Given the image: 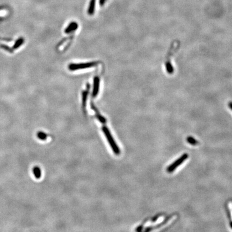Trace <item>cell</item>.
Wrapping results in <instances>:
<instances>
[{
	"label": "cell",
	"mask_w": 232,
	"mask_h": 232,
	"mask_svg": "<svg viewBox=\"0 0 232 232\" xmlns=\"http://www.w3.org/2000/svg\"><path fill=\"white\" fill-rule=\"evenodd\" d=\"M179 46H180V42L179 40L174 41L172 43L171 46L168 51L167 55L165 59L164 64H165L166 69L167 73L170 75L172 74L174 71V69L171 62V57L176 53V52L179 50Z\"/></svg>",
	"instance_id": "cell-1"
},
{
	"label": "cell",
	"mask_w": 232,
	"mask_h": 232,
	"mask_svg": "<svg viewBox=\"0 0 232 232\" xmlns=\"http://www.w3.org/2000/svg\"><path fill=\"white\" fill-rule=\"evenodd\" d=\"M98 62H89L80 64H71L68 66V69L71 71H75L84 68H90L96 66Z\"/></svg>",
	"instance_id": "cell-2"
},
{
	"label": "cell",
	"mask_w": 232,
	"mask_h": 232,
	"mask_svg": "<svg viewBox=\"0 0 232 232\" xmlns=\"http://www.w3.org/2000/svg\"><path fill=\"white\" fill-rule=\"evenodd\" d=\"M102 130L103 131L105 136H106L107 139L109 144L110 145L111 148H112V150H114V153L118 155L120 153V151L118 148V147L117 146V145L116 144V143L114 142V140L112 138V136H111V133L109 131V129H107V127L105 126H103L102 127Z\"/></svg>",
	"instance_id": "cell-3"
},
{
	"label": "cell",
	"mask_w": 232,
	"mask_h": 232,
	"mask_svg": "<svg viewBox=\"0 0 232 232\" xmlns=\"http://www.w3.org/2000/svg\"><path fill=\"white\" fill-rule=\"evenodd\" d=\"M188 157V155L187 154H184L181 157H179L177 160L174 162L167 168V171L169 172H173L178 166H179L180 164H182Z\"/></svg>",
	"instance_id": "cell-4"
},
{
	"label": "cell",
	"mask_w": 232,
	"mask_h": 232,
	"mask_svg": "<svg viewBox=\"0 0 232 232\" xmlns=\"http://www.w3.org/2000/svg\"><path fill=\"white\" fill-rule=\"evenodd\" d=\"M100 79L98 76H95L93 78V97H95L97 96L99 90H100Z\"/></svg>",
	"instance_id": "cell-5"
},
{
	"label": "cell",
	"mask_w": 232,
	"mask_h": 232,
	"mask_svg": "<svg viewBox=\"0 0 232 232\" xmlns=\"http://www.w3.org/2000/svg\"><path fill=\"white\" fill-rule=\"evenodd\" d=\"M91 109H93V110L95 112V113H96V117L97 118V119L100 121V123H102V124H105L106 122H107L105 118H104L100 114V112L98 111V110H97L96 107L93 105V103H91Z\"/></svg>",
	"instance_id": "cell-6"
},
{
	"label": "cell",
	"mask_w": 232,
	"mask_h": 232,
	"mask_svg": "<svg viewBox=\"0 0 232 232\" xmlns=\"http://www.w3.org/2000/svg\"><path fill=\"white\" fill-rule=\"evenodd\" d=\"M90 89V85L87 84V89L83 91L82 93V105L83 108H85L86 106V103L87 100V97L89 93V90Z\"/></svg>",
	"instance_id": "cell-7"
},
{
	"label": "cell",
	"mask_w": 232,
	"mask_h": 232,
	"mask_svg": "<svg viewBox=\"0 0 232 232\" xmlns=\"http://www.w3.org/2000/svg\"><path fill=\"white\" fill-rule=\"evenodd\" d=\"M78 28V23H76V22H71V23H70L69 25L67 27V28L65 29L64 32L66 33H70L75 31Z\"/></svg>",
	"instance_id": "cell-8"
},
{
	"label": "cell",
	"mask_w": 232,
	"mask_h": 232,
	"mask_svg": "<svg viewBox=\"0 0 232 232\" xmlns=\"http://www.w3.org/2000/svg\"><path fill=\"white\" fill-rule=\"evenodd\" d=\"M95 3H96V0H90L89 6L88 10V14L89 15H93L94 14Z\"/></svg>",
	"instance_id": "cell-9"
},
{
	"label": "cell",
	"mask_w": 232,
	"mask_h": 232,
	"mask_svg": "<svg viewBox=\"0 0 232 232\" xmlns=\"http://www.w3.org/2000/svg\"><path fill=\"white\" fill-rule=\"evenodd\" d=\"M33 174L36 177V179H39L42 176V172L41 170L39 167L35 166L34 168H33Z\"/></svg>",
	"instance_id": "cell-10"
},
{
	"label": "cell",
	"mask_w": 232,
	"mask_h": 232,
	"mask_svg": "<svg viewBox=\"0 0 232 232\" xmlns=\"http://www.w3.org/2000/svg\"><path fill=\"white\" fill-rule=\"evenodd\" d=\"M37 137L39 139L42 140H45L47 139V134L46 133H45L44 132H38L37 133Z\"/></svg>",
	"instance_id": "cell-11"
},
{
	"label": "cell",
	"mask_w": 232,
	"mask_h": 232,
	"mask_svg": "<svg viewBox=\"0 0 232 232\" xmlns=\"http://www.w3.org/2000/svg\"><path fill=\"white\" fill-rule=\"evenodd\" d=\"M187 141H188V143H190V144H191V145H196L198 143V142L195 139H193L192 137H191V136L188 137Z\"/></svg>",
	"instance_id": "cell-12"
},
{
	"label": "cell",
	"mask_w": 232,
	"mask_h": 232,
	"mask_svg": "<svg viewBox=\"0 0 232 232\" xmlns=\"http://www.w3.org/2000/svg\"><path fill=\"white\" fill-rule=\"evenodd\" d=\"M105 1H106V0H100V5L101 6H104V4L105 3Z\"/></svg>",
	"instance_id": "cell-13"
},
{
	"label": "cell",
	"mask_w": 232,
	"mask_h": 232,
	"mask_svg": "<svg viewBox=\"0 0 232 232\" xmlns=\"http://www.w3.org/2000/svg\"><path fill=\"white\" fill-rule=\"evenodd\" d=\"M229 108L232 110V102H229Z\"/></svg>",
	"instance_id": "cell-14"
},
{
	"label": "cell",
	"mask_w": 232,
	"mask_h": 232,
	"mask_svg": "<svg viewBox=\"0 0 232 232\" xmlns=\"http://www.w3.org/2000/svg\"><path fill=\"white\" fill-rule=\"evenodd\" d=\"M231 227H232V222H231Z\"/></svg>",
	"instance_id": "cell-15"
}]
</instances>
